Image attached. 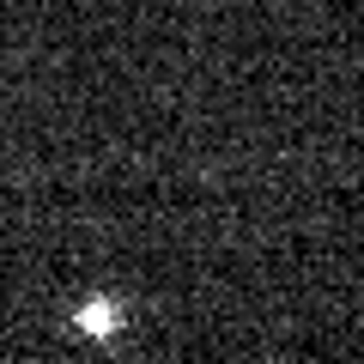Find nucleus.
Returning a JSON list of instances; mask_svg holds the SVG:
<instances>
[{
  "instance_id": "obj_1",
  "label": "nucleus",
  "mask_w": 364,
  "mask_h": 364,
  "mask_svg": "<svg viewBox=\"0 0 364 364\" xmlns=\"http://www.w3.org/2000/svg\"><path fill=\"white\" fill-rule=\"evenodd\" d=\"M79 334H91V340L116 334V310H109V304H85V310H79Z\"/></svg>"
}]
</instances>
